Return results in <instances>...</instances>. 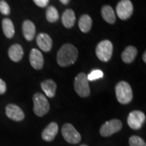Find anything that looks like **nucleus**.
Segmentation results:
<instances>
[{"mask_svg":"<svg viewBox=\"0 0 146 146\" xmlns=\"http://www.w3.org/2000/svg\"><path fill=\"white\" fill-rule=\"evenodd\" d=\"M137 54V50L136 47L129 45L126 47L124 52L122 53V60L126 64H131L135 59Z\"/></svg>","mask_w":146,"mask_h":146,"instance_id":"18","label":"nucleus"},{"mask_svg":"<svg viewBox=\"0 0 146 146\" xmlns=\"http://www.w3.org/2000/svg\"><path fill=\"white\" fill-rule=\"evenodd\" d=\"M6 84H5V82L1 78H0V94H5V92L6 91Z\"/></svg>","mask_w":146,"mask_h":146,"instance_id":"27","label":"nucleus"},{"mask_svg":"<svg viewBox=\"0 0 146 146\" xmlns=\"http://www.w3.org/2000/svg\"><path fill=\"white\" fill-rule=\"evenodd\" d=\"M78 56V52L76 47L70 43H66L58 52L57 62L60 66H68L75 63Z\"/></svg>","mask_w":146,"mask_h":146,"instance_id":"1","label":"nucleus"},{"mask_svg":"<svg viewBox=\"0 0 146 146\" xmlns=\"http://www.w3.org/2000/svg\"><path fill=\"white\" fill-rule=\"evenodd\" d=\"M5 114L9 118L14 121H21L25 118L22 109L15 104H9L5 108Z\"/></svg>","mask_w":146,"mask_h":146,"instance_id":"11","label":"nucleus"},{"mask_svg":"<svg viewBox=\"0 0 146 146\" xmlns=\"http://www.w3.org/2000/svg\"><path fill=\"white\" fill-rule=\"evenodd\" d=\"M34 103L33 111L36 116H43L50 110V104L46 97L41 93H36L33 98Z\"/></svg>","mask_w":146,"mask_h":146,"instance_id":"4","label":"nucleus"},{"mask_svg":"<svg viewBox=\"0 0 146 146\" xmlns=\"http://www.w3.org/2000/svg\"><path fill=\"white\" fill-rule=\"evenodd\" d=\"M36 43L42 51L45 52H50L52 47V39L48 34L42 33L36 36Z\"/></svg>","mask_w":146,"mask_h":146,"instance_id":"12","label":"nucleus"},{"mask_svg":"<svg viewBox=\"0 0 146 146\" xmlns=\"http://www.w3.org/2000/svg\"><path fill=\"white\" fill-rule=\"evenodd\" d=\"M116 99L122 104H127L133 100V91L129 83L120 81L115 87Z\"/></svg>","mask_w":146,"mask_h":146,"instance_id":"2","label":"nucleus"},{"mask_svg":"<svg viewBox=\"0 0 146 146\" xmlns=\"http://www.w3.org/2000/svg\"><path fill=\"white\" fill-rule=\"evenodd\" d=\"M102 18L106 22L109 24H114L116 21V15L113 8L110 5H106L102 8Z\"/></svg>","mask_w":146,"mask_h":146,"instance_id":"19","label":"nucleus"},{"mask_svg":"<svg viewBox=\"0 0 146 146\" xmlns=\"http://www.w3.org/2000/svg\"><path fill=\"white\" fill-rule=\"evenodd\" d=\"M113 52V45L109 40L100 41L97 45L96 56L100 61L107 62L111 59Z\"/></svg>","mask_w":146,"mask_h":146,"instance_id":"5","label":"nucleus"},{"mask_svg":"<svg viewBox=\"0 0 146 146\" xmlns=\"http://www.w3.org/2000/svg\"><path fill=\"white\" fill-rule=\"evenodd\" d=\"M2 29L3 33L7 38L11 39L15 33L14 26L12 21L9 18H4L2 21Z\"/></svg>","mask_w":146,"mask_h":146,"instance_id":"21","label":"nucleus"},{"mask_svg":"<svg viewBox=\"0 0 146 146\" xmlns=\"http://www.w3.org/2000/svg\"><path fill=\"white\" fill-rule=\"evenodd\" d=\"M0 12L3 15H9L10 13V6L5 0H0Z\"/></svg>","mask_w":146,"mask_h":146,"instance_id":"25","label":"nucleus"},{"mask_svg":"<svg viewBox=\"0 0 146 146\" xmlns=\"http://www.w3.org/2000/svg\"><path fill=\"white\" fill-rule=\"evenodd\" d=\"M23 33L24 36L27 41H32L35 36V25L31 21H25L23 24Z\"/></svg>","mask_w":146,"mask_h":146,"instance_id":"14","label":"nucleus"},{"mask_svg":"<svg viewBox=\"0 0 146 146\" xmlns=\"http://www.w3.org/2000/svg\"><path fill=\"white\" fill-rule=\"evenodd\" d=\"M92 27V19L87 14H83L78 21V27L83 33H87L91 30Z\"/></svg>","mask_w":146,"mask_h":146,"instance_id":"20","label":"nucleus"},{"mask_svg":"<svg viewBox=\"0 0 146 146\" xmlns=\"http://www.w3.org/2000/svg\"><path fill=\"white\" fill-rule=\"evenodd\" d=\"M62 134L64 139L71 144L78 143L81 140L80 133L70 123H66L62 128Z\"/></svg>","mask_w":146,"mask_h":146,"instance_id":"6","label":"nucleus"},{"mask_svg":"<svg viewBox=\"0 0 146 146\" xmlns=\"http://www.w3.org/2000/svg\"><path fill=\"white\" fill-rule=\"evenodd\" d=\"M34 3L41 8H45L48 5L50 0H33Z\"/></svg>","mask_w":146,"mask_h":146,"instance_id":"26","label":"nucleus"},{"mask_svg":"<svg viewBox=\"0 0 146 146\" xmlns=\"http://www.w3.org/2000/svg\"><path fill=\"white\" fill-rule=\"evenodd\" d=\"M116 14L120 19L125 21L133 14V5L130 0H120L116 7Z\"/></svg>","mask_w":146,"mask_h":146,"instance_id":"8","label":"nucleus"},{"mask_svg":"<svg viewBox=\"0 0 146 146\" xmlns=\"http://www.w3.org/2000/svg\"><path fill=\"white\" fill-rule=\"evenodd\" d=\"M70 0H60V1L64 5H67L68 3L70 2Z\"/></svg>","mask_w":146,"mask_h":146,"instance_id":"28","label":"nucleus"},{"mask_svg":"<svg viewBox=\"0 0 146 146\" xmlns=\"http://www.w3.org/2000/svg\"><path fill=\"white\" fill-rule=\"evenodd\" d=\"M104 76V73L101 70H98V69H96V70H92L89 74L87 75V79L88 81H93L95 80L99 79Z\"/></svg>","mask_w":146,"mask_h":146,"instance_id":"24","label":"nucleus"},{"mask_svg":"<svg viewBox=\"0 0 146 146\" xmlns=\"http://www.w3.org/2000/svg\"><path fill=\"white\" fill-rule=\"evenodd\" d=\"M74 90L81 98H87L90 94V87L87 75L85 73L81 72L77 74L74 82Z\"/></svg>","mask_w":146,"mask_h":146,"instance_id":"3","label":"nucleus"},{"mask_svg":"<svg viewBox=\"0 0 146 146\" xmlns=\"http://www.w3.org/2000/svg\"><path fill=\"white\" fill-rule=\"evenodd\" d=\"M129 143L130 146H146L145 142L143 139L136 135L131 136L129 138Z\"/></svg>","mask_w":146,"mask_h":146,"instance_id":"23","label":"nucleus"},{"mask_svg":"<svg viewBox=\"0 0 146 146\" xmlns=\"http://www.w3.org/2000/svg\"><path fill=\"white\" fill-rule=\"evenodd\" d=\"M75 14L72 9H67L64 12L62 16V23L66 28H72L75 24Z\"/></svg>","mask_w":146,"mask_h":146,"instance_id":"16","label":"nucleus"},{"mask_svg":"<svg viewBox=\"0 0 146 146\" xmlns=\"http://www.w3.org/2000/svg\"><path fill=\"white\" fill-rule=\"evenodd\" d=\"M45 16H46L47 21L52 23H56L59 19V14H58L57 9L53 5H50L47 8Z\"/></svg>","mask_w":146,"mask_h":146,"instance_id":"22","label":"nucleus"},{"mask_svg":"<svg viewBox=\"0 0 146 146\" xmlns=\"http://www.w3.org/2000/svg\"><path fill=\"white\" fill-rule=\"evenodd\" d=\"M24 51L23 47L19 44H14L10 47L8 50V56L13 62H17L21 61L23 58Z\"/></svg>","mask_w":146,"mask_h":146,"instance_id":"17","label":"nucleus"},{"mask_svg":"<svg viewBox=\"0 0 146 146\" xmlns=\"http://www.w3.org/2000/svg\"><path fill=\"white\" fill-rule=\"evenodd\" d=\"M143 61L145 62H146V53H145V52H144V54L143 55Z\"/></svg>","mask_w":146,"mask_h":146,"instance_id":"29","label":"nucleus"},{"mask_svg":"<svg viewBox=\"0 0 146 146\" xmlns=\"http://www.w3.org/2000/svg\"><path fill=\"white\" fill-rule=\"evenodd\" d=\"M58 132V126L55 122H52L45 128L41 134V137L44 141H52L56 137Z\"/></svg>","mask_w":146,"mask_h":146,"instance_id":"13","label":"nucleus"},{"mask_svg":"<svg viewBox=\"0 0 146 146\" xmlns=\"http://www.w3.org/2000/svg\"><path fill=\"white\" fill-rule=\"evenodd\" d=\"M122 122L118 119H112L104 123L100 129V133L102 137H109L121 130Z\"/></svg>","mask_w":146,"mask_h":146,"instance_id":"7","label":"nucleus"},{"mask_svg":"<svg viewBox=\"0 0 146 146\" xmlns=\"http://www.w3.org/2000/svg\"><path fill=\"white\" fill-rule=\"evenodd\" d=\"M145 121V115L141 111L133 110L129 113L127 123L132 129H139Z\"/></svg>","mask_w":146,"mask_h":146,"instance_id":"9","label":"nucleus"},{"mask_svg":"<svg viewBox=\"0 0 146 146\" xmlns=\"http://www.w3.org/2000/svg\"><path fill=\"white\" fill-rule=\"evenodd\" d=\"M29 60L33 68L35 70H41L44 64V58L43 54L37 49H32L29 56Z\"/></svg>","mask_w":146,"mask_h":146,"instance_id":"10","label":"nucleus"},{"mask_svg":"<svg viewBox=\"0 0 146 146\" xmlns=\"http://www.w3.org/2000/svg\"><path fill=\"white\" fill-rule=\"evenodd\" d=\"M41 87L42 90L44 91L45 94L48 98H54L56 95L57 85L52 79H47L43 81L41 83Z\"/></svg>","mask_w":146,"mask_h":146,"instance_id":"15","label":"nucleus"},{"mask_svg":"<svg viewBox=\"0 0 146 146\" xmlns=\"http://www.w3.org/2000/svg\"><path fill=\"white\" fill-rule=\"evenodd\" d=\"M80 146H89V145H86V144H83V145H80Z\"/></svg>","mask_w":146,"mask_h":146,"instance_id":"30","label":"nucleus"}]
</instances>
